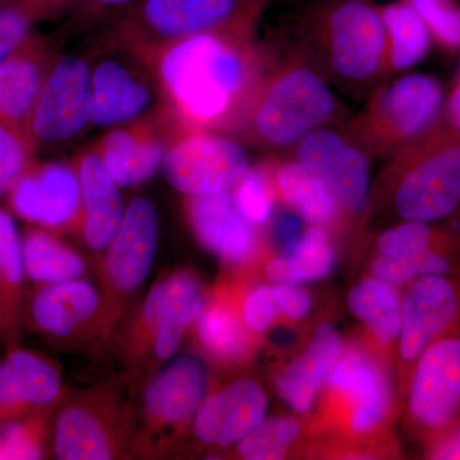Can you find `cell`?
I'll return each mask as SVG.
<instances>
[{"label": "cell", "instance_id": "cell-42", "mask_svg": "<svg viewBox=\"0 0 460 460\" xmlns=\"http://www.w3.org/2000/svg\"><path fill=\"white\" fill-rule=\"evenodd\" d=\"M279 313L272 299L270 288H259L248 296L244 304V323L255 332H265Z\"/></svg>", "mask_w": 460, "mask_h": 460}, {"label": "cell", "instance_id": "cell-3", "mask_svg": "<svg viewBox=\"0 0 460 460\" xmlns=\"http://www.w3.org/2000/svg\"><path fill=\"white\" fill-rule=\"evenodd\" d=\"M251 138L265 148H293L308 133L341 120V102L326 78L298 54L259 81L246 104Z\"/></svg>", "mask_w": 460, "mask_h": 460}, {"label": "cell", "instance_id": "cell-5", "mask_svg": "<svg viewBox=\"0 0 460 460\" xmlns=\"http://www.w3.org/2000/svg\"><path fill=\"white\" fill-rule=\"evenodd\" d=\"M444 104V87L435 77L402 75L372 90L347 127L368 153L394 155L440 119Z\"/></svg>", "mask_w": 460, "mask_h": 460}, {"label": "cell", "instance_id": "cell-29", "mask_svg": "<svg viewBox=\"0 0 460 460\" xmlns=\"http://www.w3.org/2000/svg\"><path fill=\"white\" fill-rule=\"evenodd\" d=\"M348 302L378 343L390 344L401 335L402 302L393 284L380 278L363 280L350 292Z\"/></svg>", "mask_w": 460, "mask_h": 460}, {"label": "cell", "instance_id": "cell-8", "mask_svg": "<svg viewBox=\"0 0 460 460\" xmlns=\"http://www.w3.org/2000/svg\"><path fill=\"white\" fill-rule=\"evenodd\" d=\"M410 411L435 444L460 428V335H444L417 359Z\"/></svg>", "mask_w": 460, "mask_h": 460}, {"label": "cell", "instance_id": "cell-45", "mask_svg": "<svg viewBox=\"0 0 460 460\" xmlns=\"http://www.w3.org/2000/svg\"><path fill=\"white\" fill-rule=\"evenodd\" d=\"M441 118L445 123L460 132V80L456 81L449 96L445 100Z\"/></svg>", "mask_w": 460, "mask_h": 460}, {"label": "cell", "instance_id": "cell-43", "mask_svg": "<svg viewBox=\"0 0 460 460\" xmlns=\"http://www.w3.org/2000/svg\"><path fill=\"white\" fill-rule=\"evenodd\" d=\"M270 290L277 307L290 319L299 320L310 313L311 299L304 289L292 284L279 283Z\"/></svg>", "mask_w": 460, "mask_h": 460}, {"label": "cell", "instance_id": "cell-46", "mask_svg": "<svg viewBox=\"0 0 460 460\" xmlns=\"http://www.w3.org/2000/svg\"><path fill=\"white\" fill-rule=\"evenodd\" d=\"M275 230H277L278 241L286 247L287 244H289L290 242L295 241L296 237L301 235L299 234L301 223H299L298 217L286 214L279 217Z\"/></svg>", "mask_w": 460, "mask_h": 460}, {"label": "cell", "instance_id": "cell-31", "mask_svg": "<svg viewBox=\"0 0 460 460\" xmlns=\"http://www.w3.org/2000/svg\"><path fill=\"white\" fill-rule=\"evenodd\" d=\"M25 274L16 223L0 208V330L7 335L16 329Z\"/></svg>", "mask_w": 460, "mask_h": 460}, {"label": "cell", "instance_id": "cell-13", "mask_svg": "<svg viewBox=\"0 0 460 460\" xmlns=\"http://www.w3.org/2000/svg\"><path fill=\"white\" fill-rule=\"evenodd\" d=\"M159 235L155 206L150 199H133L109 244L105 278L114 292L137 289L153 268Z\"/></svg>", "mask_w": 460, "mask_h": 460}, {"label": "cell", "instance_id": "cell-32", "mask_svg": "<svg viewBox=\"0 0 460 460\" xmlns=\"http://www.w3.org/2000/svg\"><path fill=\"white\" fill-rule=\"evenodd\" d=\"M198 332L205 349L215 358L234 361L246 352V329L238 314L226 305H205L199 316Z\"/></svg>", "mask_w": 460, "mask_h": 460}, {"label": "cell", "instance_id": "cell-1", "mask_svg": "<svg viewBox=\"0 0 460 460\" xmlns=\"http://www.w3.org/2000/svg\"><path fill=\"white\" fill-rule=\"evenodd\" d=\"M246 33L208 32L172 42L157 63L166 93L190 122L214 126L246 107L259 84Z\"/></svg>", "mask_w": 460, "mask_h": 460}, {"label": "cell", "instance_id": "cell-40", "mask_svg": "<svg viewBox=\"0 0 460 460\" xmlns=\"http://www.w3.org/2000/svg\"><path fill=\"white\" fill-rule=\"evenodd\" d=\"M29 148L20 133L0 120V196L11 190L27 171Z\"/></svg>", "mask_w": 460, "mask_h": 460}, {"label": "cell", "instance_id": "cell-48", "mask_svg": "<svg viewBox=\"0 0 460 460\" xmlns=\"http://www.w3.org/2000/svg\"><path fill=\"white\" fill-rule=\"evenodd\" d=\"M66 2L69 0H17L14 5L23 9L30 17H32L59 8Z\"/></svg>", "mask_w": 460, "mask_h": 460}, {"label": "cell", "instance_id": "cell-26", "mask_svg": "<svg viewBox=\"0 0 460 460\" xmlns=\"http://www.w3.org/2000/svg\"><path fill=\"white\" fill-rule=\"evenodd\" d=\"M166 148L153 136L117 128L102 141V157L119 187H135L162 168Z\"/></svg>", "mask_w": 460, "mask_h": 460}, {"label": "cell", "instance_id": "cell-37", "mask_svg": "<svg viewBox=\"0 0 460 460\" xmlns=\"http://www.w3.org/2000/svg\"><path fill=\"white\" fill-rule=\"evenodd\" d=\"M45 413L0 425V460H33L44 456Z\"/></svg>", "mask_w": 460, "mask_h": 460}, {"label": "cell", "instance_id": "cell-21", "mask_svg": "<svg viewBox=\"0 0 460 460\" xmlns=\"http://www.w3.org/2000/svg\"><path fill=\"white\" fill-rule=\"evenodd\" d=\"M84 205V234L93 250H105L124 217L119 186L109 172L102 154L89 153L78 168Z\"/></svg>", "mask_w": 460, "mask_h": 460}, {"label": "cell", "instance_id": "cell-4", "mask_svg": "<svg viewBox=\"0 0 460 460\" xmlns=\"http://www.w3.org/2000/svg\"><path fill=\"white\" fill-rule=\"evenodd\" d=\"M390 165L393 205L404 222L438 223L460 208V132L443 118Z\"/></svg>", "mask_w": 460, "mask_h": 460}, {"label": "cell", "instance_id": "cell-47", "mask_svg": "<svg viewBox=\"0 0 460 460\" xmlns=\"http://www.w3.org/2000/svg\"><path fill=\"white\" fill-rule=\"evenodd\" d=\"M140 0H80L81 8L87 13L93 12L124 11Z\"/></svg>", "mask_w": 460, "mask_h": 460}, {"label": "cell", "instance_id": "cell-30", "mask_svg": "<svg viewBox=\"0 0 460 460\" xmlns=\"http://www.w3.org/2000/svg\"><path fill=\"white\" fill-rule=\"evenodd\" d=\"M22 256L27 277L45 286L78 279L84 270L80 256L41 230L27 233Z\"/></svg>", "mask_w": 460, "mask_h": 460}, {"label": "cell", "instance_id": "cell-11", "mask_svg": "<svg viewBox=\"0 0 460 460\" xmlns=\"http://www.w3.org/2000/svg\"><path fill=\"white\" fill-rule=\"evenodd\" d=\"M460 319V286L450 274L413 280L402 302L401 354L417 362L435 341L449 334Z\"/></svg>", "mask_w": 460, "mask_h": 460}, {"label": "cell", "instance_id": "cell-34", "mask_svg": "<svg viewBox=\"0 0 460 460\" xmlns=\"http://www.w3.org/2000/svg\"><path fill=\"white\" fill-rule=\"evenodd\" d=\"M283 257L289 265L293 284L323 279L334 265L329 237L317 226L287 244Z\"/></svg>", "mask_w": 460, "mask_h": 460}, {"label": "cell", "instance_id": "cell-44", "mask_svg": "<svg viewBox=\"0 0 460 460\" xmlns=\"http://www.w3.org/2000/svg\"><path fill=\"white\" fill-rule=\"evenodd\" d=\"M429 458L440 460L460 459V428L438 440L431 447Z\"/></svg>", "mask_w": 460, "mask_h": 460}, {"label": "cell", "instance_id": "cell-33", "mask_svg": "<svg viewBox=\"0 0 460 460\" xmlns=\"http://www.w3.org/2000/svg\"><path fill=\"white\" fill-rule=\"evenodd\" d=\"M434 223L402 222L387 229L377 242L381 255L410 257L432 250L459 248L460 242L452 233L436 229Z\"/></svg>", "mask_w": 460, "mask_h": 460}, {"label": "cell", "instance_id": "cell-16", "mask_svg": "<svg viewBox=\"0 0 460 460\" xmlns=\"http://www.w3.org/2000/svg\"><path fill=\"white\" fill-rule=\"evenodd\" d=\"M268 398L259 384L242 378L201 405L195 420V434L217 447L241 443L260 425Z\"/></svg>", "mask_w": 460, "mask_h": 460}, {"label": "cell", "instance_id": "cell-24", "mask_svg": "<svg viewBox=\"0 0 460 460\" xmlns=\"http://www.w3.org/2000/svg\"><path fill=\"white\" fill-rule=\"evenodd\" d=\"M98 408L71 404L60 411L54 429V452L62 460H107L118 450L111 425Z\"/></svg>", "mask_w": 460, "mask_h": 460}, {"label": "cell", "instance_id": "cell-41", "mask_svg": "<svg viewBox=\"0 0 460 460\" xmlns=\"http://www.w3.org/2000/svg\"><path fill=\"white\" fill-rule=\"evenodd\" d=\"M30 35L31 17L17 5H0V62L25 47Z\"/></svg>", "mask_w": 460, "mask_h": 460}, {"label": "cell", "instance_id": "cell-7", "mask_svg": "<svg viewBox=\"0 0 460 460\" xmlns=\"http://www.w3.org/2000/svg\"><path fill=\"white\" fill-rule=\"evenodd\" d=\"M166 181L190 198L229 192L250 171L246 150L224 136L192 133L166 148Z\"/></svg>", "mask_w": 460, "mask_h": 460}, {"label": "cell", "instance_id": "cell-22", "mask_svg": "<svg viewBox=\"0 0 460 460\" xmlns=\"http://www.w3.org/2000/svg\"><path fill=\"white\" fill-rule=\"evenodd\" d=\"M48 72L30 41L0 62V120L29 142L33 109Z\"/></svg>", "mask_w": 460, "mask_h": 460}, {"label": "cell", "instance_id": "cell-9", "mask_svg": "<svg viewBox=\"0 0 460 460\" xmlns=\"http://www.w3.org/2000/svg\"><path fill=\"white\" fill-rule=\"evenodd\" d=\"M83 58L60 59L45 77L29 126V142L62 144L75 138L93 120V84Z\"/></svg>", "mask_w": 460, "mask_h": 460}, {"label": "cell", "instance_id": "cell-27", "mask_svg": "<svg viewBox=\"0 0 460 460\" xmlns=\"http://www.w3.org/2000/svg\"><path fill=\"white\" fill-rule=\"evenodd\" d=\"M278 190L288 205L316 226L334 222L339 204L332 190L316 172L296 160H288L278 168Z\"/></svg>", "mask_w": 460, "mask_h": 460}, {"label": "cell", "instance_id": "cell-35", "mask_svg": "<svg viewBox=\"0 0 460 460\" xmlns=\"http://www.w3.org/2000/svg\"><path fill=\"white\" fill-rule=\"evenodd\" d=\"M453 250H432L410 257L378 256L374 271L390 284L411 283L428 275L450 274L453 270Z\"/></svg>", "mask_w": 460, "mask_h": 460}, {"label": "cell", "instance_id": "cell-20", "mask_svg": "<svg viewBox=\"0 0 460 460\" xmlns=\"http://www.w3.org/2000/svg\"><path fill=\"white\" fill-rule=\"evenodd\" d=\"M328 381L349 399L354 431H370L386 416L390 402L389 380L385 371L367 354L349 350L339 356Z\"/></svg>", "mask_w": 460, "mask_h": 460}, {"label": "cell", "instance_id": "cell-28", "mask_svg": "<svg viewBox=\"0 0 460 460\" xmlns=\"http://www.w3.org/2000/svg\"><path fill=\"white\" fill-rule=\"evenodd\" d=\"M380 11L389 42L390 72L407 71L428 56L431 32L408 0H395Z\"/></svg>", "mask_w": 460, "mask_h": 460}, {"label": "cell", "instance_id": "cell-10", "mask_svg": "<svg viewBox=\"0 0 460 460\" xmlns=\"http://www.w3.org/2000/svg\"><path fill=\"white\" fill-rule=\"evenodd\" d=\"M295 160L325 181L338 204L362 213L370 190V153L348 129L335 124L308 133L293 147Z\"/></svg>", "mask_w": 460, "mask_h": 460}, {"label": "cell", "instance_id": "cell-25", "mask_svg": "<svg viewBox=\"0 0 460 460\" xmlns=\"http://www.w3.org/2000/svg\"><path fill=\"white\" fill-rule=\"evenodd\" d=\"M341 356V341L332 326H321L313 343L301 358L296 359L280 377L278 387L296 411H310L323 381Z\"/></svg>", "mask_w": 460, "mask_h": 460}, {"label": "cell", "instance_id": "cell-39", "mask_svg": "<svg viewBox=\"0 0 460 460\" xmlns=\"http://www.w3.org/2000/svg\"><path fill=\"white\" fill-rule=\"evenodd\" d=\"M239 213L252 224H263L270 219L274 201L268 175L261 169H250L237 184L234 195Z\"/></svg>", "mask_w": 460, "mask_h": 460}, {"label": "cell", "instance_id": "cell-12", "mask_svg": "<svg viewBox=\"0 0 460 460\" xmlns=\"http://www.w3.org/2000/svg\"><path fill=\"white\" fill-rule=\"evenodd\" d=\"M204 289L187 272L159 281L145 299L141 311L142 332L154 338V354L160 361L171 358L180 347L184 330L204 311Z\"/></svg>", "mask_w": 460, "mask_h": 460}, {"label": "cell", "instance_id": "cell-15", "mask_svg": "<svg viewBox=\"0 0 460 460\" xmlns=\"http://www.w3.org/2000/svg\"><path fill=\"white\" fill-rule=\"evenodd\" d=\"M62 389L59 371L29 350H13L0 362V425L41 413Z\"/></svg>", "mask_w": 460, "mask_h": 460}, {"label": "cell", "instance_id": "cell-17", "mask_svg": "<svg viewBox=\"0 0 460 460\" xmlns=\"http://www.w3.org/2000/svg\"><path fill=\"white\" fill-rule=\"evenodd\" d=\"M206 372L195 357L183 356L154 376L145 393V414L157 429H174L189 422L204 402Z\"/></svg>", "mask_w": 460, "mask_h": 460}, {"label": "cell", "instance_id": "cell-6", "mask_svg": "<svg viewBox=\"0 0 460 460\" xmlns=\"http://www.w3.org/2000/svg\"><path fill=\"white\" fill-rule=\"evenodd\" d=\"M270 0H140L118 27L147 41L174 42L208 32L248 33Z\"/></svg>", "mask_w": 460, "mask_h": 460}, {"label": "cell", "instance_id": "cell-2", "mask_svg": "<svg viewBox=\"0 0 460 460\" xmlns=\"http://www.w3.org/2000/svg\"><path fill=\"white\" fill-rule=\"evenodd\" d=\"M296 53L329 84L363 95L390 72L389 42L375 0H313L296 21Z\"/></svg>", "mask_w": 460, "mask_h": 460}, {"label": "cell", "instance_id": "cell-14", "mask_svg": "<svg viewBox=\"0 0 460 460\" xmlns=\"http://www.w3.org/2000/svg\"><path fill=\"white\" fill-rule=\"evenodd\" d=\"M11 204L23 219L59 228L75 219L80 206V177L63 164L26 171L11 189Z\"/></svg>", "mask_w": 460, "mask_h": 460}, {"label": "cell", "instance_id": "cell-38", "mask_svg": "<svg viewBox=\"0 0 460 460\" xmlns=\"http://www.w3.org/2000/svg\"><path fill=\"white\" fill-rule=\"evenodd\" d=\"M428 25L432 39L450 50L460 49V4L456 0H408Z\"/></svg>", "mask_w": 460, "mask_h": 460}, {"label": "cell", "instance_id": "cell-18", "mask_svg": "<svg viewBox=\"0 0 460 460\" xmlns=\"http://www.w3.org/2000/svg\"><path fill=\"white\" fill-rule=\"evenodd\" d=\"M189 215L199 241L228 262H243L255 252L256 234L229 192L190 199Z\"/></svg>", "mask_w": 460, "mask_h": 460}, {"label": "cell", "instance_id": "cell-19", "mask_svg": "<svg viewBox=\"0 0 460 460\" xmlns=\"http://www.w3.org/2000/svg\"><path fill=\"white\" fill-rule=\"evenodd\" d=\"M93 120L98 127L128 124L146 114L153 107L154 93L122 60H102L91 74Z\"/></svg>", "mask_w": 460, "mask_h": 460}, {"label": "cell", "instance_id": "cell-49", "mask_svg": "<svg viewBox=\"0 0 460 460\" xmlns=\"http://www.w3.org/2000/svg\"><path fill=\"white\" fill-rule=\"evenodd\" d=\"M456 80H460V69H459V74H458V77H456Z\"/></svg>", "mask_w": 460, "mask_h": 460}, {"label": "cell", "instance_id": "cell-36", "mask_svg": "<svg viewBox=\"0 0 460 460\" xmlns=\"http://www.w3.org/2000/svg\"><path fill=\"white\" fill-rule=\"evenodd\" d=\"M298 435L299 423L295 419L262 420L239 443V453L250 460L283 459Z\"/></svg>", "mask_w": 460, "mask_h": 460}, {"label": "cell", "instance_id": "cell-50", "mask_svg": "<svg viewBox=\"0 0 460 460\" xmlns=\"http://www.w3.org/2000/svg\"><path fill=\"white\" fill-rule=\"evenodd\" d=\"M459 210H460V208H459Z\"/></svg>", "mask_w": 460, "mask_h": 460}, {"label": "cell", "instance_id": "cell-23", "mask_svg": "<svg viewBox=\"0 0 460 460\" xmlns=\"http://www.w3.org/2000/svg\"><path fill=\"white\" fill-rule=\"evenodd\" d=\"M100 302L99 293L87 281L49 284L33 296L31 316L40 332L65 339L98 314Z\"/></svg>", "mask_w": 460, "mask_h": 460}]
</instances>
